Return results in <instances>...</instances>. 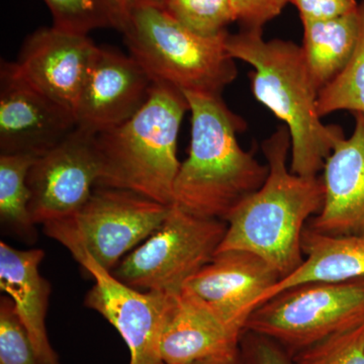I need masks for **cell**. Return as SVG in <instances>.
<instances>
[{
    "label": "cell",
    "mask_w": 364,
    "mask_h": 364,
    "mask_svg": "<svg viewBox=\"0 0 364 364\" xmlns=\"http://www.w3.org/2000/svg\"><path fill=\"white\" fill-rule=\"evenodd\" d=\"M226 232V221L198 217L172 205L159 229L112 273L134 289L177 296L215 257Z\"/></svg>",
    "instance_id": "ba28073f"
},
{
    "label": "cell",
    "mask_w": 364,
    "mask_h": 364,
    "mask_svg": "<svg viewBox=\"0 0 364 364\" xmlns=\"http://www.w3.org/2000/svg\"><path fill=\"white\" fill-rule=\"evenodd\" d=\"M105 2L114 18V28L121 32L136 0H105Z\"/></svg>",
    "instance_id": "f1b7e54d"
},
{
    "label": "cell",
    "mask_w": 364,
    "mask_h": 364,
    "mask_svg": "<svg viewBox=\"0 0 364 364\" xmlns=\"http://www.w3.org/2000/svg\"><path fill=\"white\" fill-rule=\"evenodd\" d=\"M294 364H364V323L293 356Z\"/></svg>",
    "instance_id": "cb8c5ba5"
},
{
    "label": "cell",
    "mask_w": 364,
    "mask_h": 364,
    "mask_svg": "<svg viewBox=\"0 0 364 364\" xmlns=\"http://www.w3.org/2000/svg\"><path fill=\"white\" fill-rule=\"evenodd\" d=\"M242 364H294L293 356L274 340L244 330L239 342Z\"/></svg>",
    "instance_id": "484cf974"
},
{
    "label": "cell",
    "mask_w": 364,
    "mask_h": 364,
    "mask_svg": "<svg viewBox=\"0 0 364 364\" xmlns=\"http://www.w3.org/2000/svg\"><path fill=\"white\" fill-rule=\"evenodd\" d=\"M100 176L97 135L76 128L31 167L28 183L35 224L75 215L90 200Z\"/></svg>",
    "instance_id": "9c48e42d"
},
{
    "label": "cell",
    "mask_w": 364,
    "mask_h": 364,
    "mask_svg": "<svg viewBox=\"0 0 364 364\" xmlns=\"http://www.w3.org/2000/svg\"><path fill=\"white\" fill-rule=\"evenodd\" d=\"M171 205L133 191L95 188L75 215L44 225V232L72 254L90 255L112 272L131 251L159 229Z\"/></svg>",
    "instance_id": "8992f818"
},
{
    "label": "cell",
    "mask_w": 364,
    "mask_h": 364,
    "mask_svg": "<svg viewBox=\"0 0 364 364\" xmlns=\"http://www.w3.org/2000/svg\"><path fill=\"white\" fill-rule=\"evenodd\" d=\"M183 95L191 114V147L174 182L173 205L189 214L226 221L264 184L269 168L239 145L237 134L245 123L222 95Z\"/></svg>",
    "instance_id": "3957f363"
},
{
    "label": "cell",
    "mask_w": 364,
    "mask_h": 364,
    "mask_svg": "<svg viewBox=\"0 0 364 364\" xmlns=\"http://www.w3.org/2000/svg\"><path fill=\"white\" fill-rule=\"evenodd\" d=\"M304 55L318 90L343 71L350 61L361 31L360 7L331 20L303 23Z\"/></svg>",
    "instance_id": "d6986e66"
},
{
    "label": "cell",
    "mask_w": 364,
    "mask_h": 364,
    "mask_svg": "<svg viewBox=\"0 0 364 364\" xmlns=\"http://www.w3.org/2000/svg\"><path fill=\"white\" fill-rule=\"evenodd\" d=\"M152 85L131 55L98 46L74 111L77 128L98 135L121 126L142 109Z\"/></svg>",
    "instance_id": "7c38bea8"
},
{
    "label": "cell",
    "mask_w": 364,
    "mask_h": 364,
    "mask_svg": "<svg viewBox=\"0 0 364 364\" xmlns=\"http://www.w3.org/2000/svg\"><path fill=\"white\" fill-rule=\"evenodd\" d=\"M189 364H242V363L238 349L231 353L210 356V358L200 359Z\"/></svg>",
    "instance_id": "f546056e"
},
{
    "label": "cell",
    "mask_w": 364,
    "mask_h": 364,
    "mask_svg": "<svg viewBox=\"0 0 364 364\" xmlns=\"http://www.w3.org/2000/svg\"><path fill=\"white\" fill-rule=\"evenodd\" d=\"M75 260L95 280L85 296V306L107 318L121 334L130 350V364L162 363L160 340L178 294L134 289L86 254Z\"/></svg>",
    "instance_id": "30bf717a"
},
{
    "label": "cell",
    "mask_w": 364,
    "mask_h": 364,
    "mask_svg": "<svg viewBox=\"0 0 364 364\" xmlns=\"http://www.w3.org/2000/svg\"><path fill=\"white\" fill-rule=\"evenodd\" d=\"M226 48L235 60L253 67L249 78L254 97L289 129L291 171L301 176H318L344 133L340 127L321 121L320 90L301 46L289 41L264 40L262 28H244L228 35Z\"/></svg>",
    "instance_id": "7a4b0ae2"
},
{
    "label": "cell",
    "mask_w": 364,
    "mask_h": 364,
    "mask_svg": "<svg viewBox=\"0 0 364 364\" xmlns=\"http://www.w3.org/2000/svg\"><path fill=\"white\" fill-rule=\"evenodd\" d=\"M359 7L361 31L358 47L343 71L318 93V111L321 117L339 111L364 114V1Z\"/></svg>",
    "instance_id": "44dd1931"
},
{
    "label": "cell",
    "mask_w": 364,
    "mask_h": 364,
    "mask_svg": "<svg viewBox=\"0 0 364 364\" xmlns=\"http://www.w3.org/2000/svg\"><path fill=\"white\" fill-rule=\"evenodd\" d=\"M158 364H166V363H158Z\"/></svg>",
    "instance_id": "1f68e13d"
},
{
    "label": "cell",
    "mask_w": 364,
    "mask_h": 364,
    "mask_svg": "<svg viewBox=\"0 0 364 364\" xmlns=\"http://www.w3.org/2000/svg\"><path fill=\"white\" fill-rule=\"evenodd\" d=\"M304 261L258 299L256 308L286 289L310 282L364 279V236H330L306 227L301 239Z\"/></svg>",
    "instance_id": "ac0fdd59"
},
{
    "label": "cell",
    "mask_w": 364,
    "mask_h": 364,
    "mask_svg": "<svg viewBox=\"0 0 364 364\" xmlns=\"http://www.w3.org/2000/svg\"><path fill=\"white\" fill-rule=\"evenodd\" d=\"M364 323V279L310 282L258 306L244 330L269 337L289 355Z\"/></svg>",
    "instance_id": "52a82bcc"
},
{
    "label": "cell",
    "mask_w": 364,
    "mask_h": 364,
    "mask_svg": "<svg viewBox=\"0 0 364 364\" xmlns=\"http://www.w3.org/2000/svg\"><path fill=\"white\" fill-rule=\"evenodd\" d=\"M97 49L87 35L52 26L31 33L14 64L28 85L74 114Z\"/></svg>",
    "instance_id": "4fadbf2b"
},
{
    "label": "cell",
    "mask_w": 364,
    "mask_h": 364,
    "mask_svg": "<svg viewBox=\"0 0 364 364\" xmlns=\"http://www.w3.org/2000/svg\"><path fill=\"white\" fill-rule=\"evenodd\" d=\"M188 112L181 90L153 83L149 98L135 116L97 135L102 160L97 188L124 189L173 205L174 182L181 165L177 140Z\"/></svg>",
    "instance_id": "277c9868"
},
{
    "label": "cell",
    "mask_w": 364,
    "mask_h": 364,
    "mask_svg": "<svg viewBox=\"0 0 364 364\" xmlns=\"http://www.w3.org/2000/svg\"><path fill=\"white\" fill-rule=\"evenodd\" d=\"M241 331L235 329L195 294L182 289L168 314L160 358L166 364H189L239 349Z\"/></svg>",
    "instance_id": "2e32d148"
},
{
    "label": "cell",
    "mask_w": 364,
    "mask_h": 364,
    "mask_svg": "<svg viewBox=\"0 0 364 364\" xmlns=\"http://www.w3.org/2000/svg\"><path fill=\"white\" fill-rule=\"evenodd\" d=\"M349 138L335 144L323 167L324 203L308 228L330 236H364V114Z\"/></svg>",
    "instance_id": "9a60e30c"
},
{
    "label": "cell",
    "mask_w": 364,
    "mask_h": 364,
    "mask_svg": "<svg viewBox=\"0 0 364 364\" xmlns=\"http://www.w3.org/2000/svg\"><path fill=\"white\" fill-rule=\"evenodd\" d=\"M291 148L284 124L263 142L269 168L267 181L228 215L226 235L218 250L257 254L282 279L303 263L301 239L306 223L320 212L325 193L320 176H301L291 171L287 162Z\"/></svg>",
    "instance_id": "6da1fadb"
},
{
    "label": "cell",
    "mask_w": 364,
    "mask_h": 364,
    "mask_svg": "<svg viewBox=\"0 0 364 364\" xmlns=\"http://www.w3.org/2000/svg\"><path fill=\"white\" fill-rule=\"evenodd\" d=\"M168 0H136V2H140V4H150V6H154L158 7H164L165 4Z\"/></svg>",
    "instance_id": "4dcf8cb0"
},
{
    "label": "cell",
    "mask_w": 364,
    "mask_h": 364,
    "mask_svg": "<svg viewBox=\"0 0 364 364\" xmlns=\"http://www.w3.org/2000/svg\"><path fill=\"white\" fill-rule=\"evenodd\" d=\"M235 18L244 28H262L279 16L289 0H231Z\"/></svg>",
    "instance_id": "4316f807"
},
{
    "label": "cell",
    "mask_w": 364,
    "mask_h": 364,
    "mask_svg": "<svg viewBox=\"0 0 364 364\" xmlns=\"http://www.w3.org/2000/svg\"><path fill=\"white\" fill-rule=\"evenodd\" d=\"M298 9L301 23L331 20L358 11L356 0H289Z\"/></svg>",
    "instance_id": "83f0119b"
},
{
    "label": "cell",
    "mask_w": 364,
    "mask_h": 364,
    "mask_svg": "<svg viewBox=\"0 0 364 364\" xmlns=\"http://www.w3.org/2000/svg\"><path fill=\"white\" fill-rule=\"evenodd\" d=\"M49 9L53 26L75 33L87 35L91 31L114 28L105 0H43Z\"/></svg>",
    "instance_id": "603a6c76"
},
{
    "label": "cell",
    "mask_w": 364,
    "mask_h": 364,
    "mask_svg": "<svg viewBox=\"0 0 364 364\" xmlns=\"http://www.w3.org/2000/svg\"><path fill=\"white\" fill-rule=\"evenodd\" d=\"M121 33L153 83L222 95L238 74L236 60L227 51L228 32L203 37L161 7L135 2Z\"/></svg>",
    "instance_id": "5b68a950"
},
{
    "label": "cell",
    "mask_w": 364,
    "mask_h": 364,
    "mask_svg": "<svg viewBox=\"0 0 364 364\" xmlns=\"http://www.w3.org/2000/svg\"><path fill=\"white\" fill-rule=\"evenodd\" d=\"M0 364H41L32 339L9 296L0 301Z\"/></svg>",
    "instance_id": "d4e9b609"
},
{
    "label": "cell",
    "mask_w": 364,
    "mask_h": 364,
    "mask_svg": "<svg viewBox=\"0 0 364 364\" xmlns=\"http://www.w3.org/2000/svg\"><path fill=\"white\" fill-rule=\"evenodd\" d=\"M37 156L0 154V221L21 240L33 243L38 234L30 210L28 176Z\"/></svg>",
    "instance_id": "ffe728a7"
},
{
    "label": "cell",
    "mask_w": 364,
    "mask_h": 364,
    "mask_svg": "<svg viewBox=\"0 0 364 364\" xmlns=\"http://www.w3.org/2000/svg\"><path fill=\"white\" fill-rule=\"evenodd\" d=\"M163 9L203 37L222 35L230 23L236 21L231 0H168Z\"/></svg>",
    "instance_id": "7402d4cb"
},
{
    "label": "cell",
    "mask_w": 364,
    "mask_h": 364,
    "mask_svg": "<svg viewBox=\"0 0 364 364\" xmlns=\"http://www.w3.org/2000/svg\"><path fill=\"white\" fill-rule=\"evenodd\" d=\"M280 279L277 270L257 254L228 250L215 254L183 289L202 299L228 325L243 332L258 299Z\"/></svg>",
    "instance_id": "5bb4252c"
},
{
    "label": "cell",
    "mask_w": 364,
    "mask_h": 364,
    "mask_svg": "<svg viewBox=\"0 0 364 364\" xmlns=\"http://www.w3.org/2000/svg\"><path fill=\"white\" fill-rule=\"evenodd\" d=\"M42 249L20 250L0 242V289L13 299L41 364H61L46 328L51 284L40 273Z\"/></svg>",
    "instance_id": "e0dca14e"
},
{
    "label": "cell",
    "mask_w": 364,
    "mask_h": 364,
    "mask_svg": "<svg viewBox=\"0 0 364 364\" xmlns=\"http://www.w3.org/2000/svg\"><path fill=\"white\" fill-rule=\"evenodd\" d=\"M77 128L73 112L28 85L14 62L0 63V154L39 157Z\"/></svg>",
    "instance_id": "8fae6325"
}]
</instances>
